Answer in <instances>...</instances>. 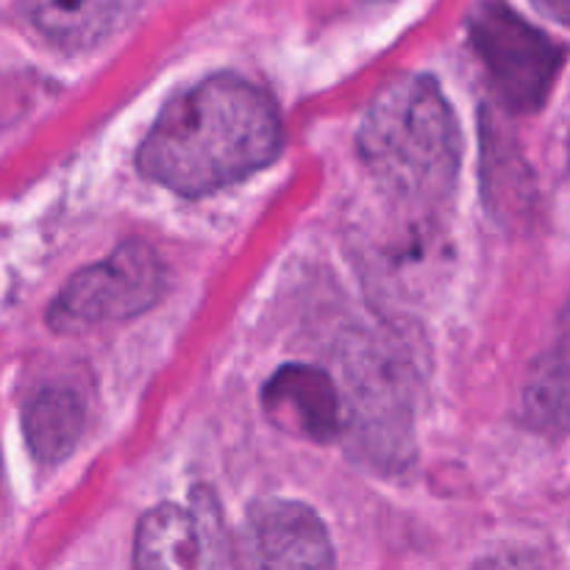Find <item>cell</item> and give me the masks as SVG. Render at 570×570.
Wrapping results in <instances>:
<instances>
[{
	"label": "cell",
	"instance_id": "1",
	"mask_svg": "<svg viewBox=\"0 0 570 570\" xmlns=\"http://www.w3.org/2000/svg\"><path fill=\"white\" fill-rule=\"evenodd\" d=\"M284 128L271 95L239 76H212L176 95L139 145L150 181L184 198H204L282 154Z\"/></svg>",
	"mask_w": 570,
	"mask_h": 570
},
{
	"label": "cell",
	"instance_id": "2",
	"mask_svg": "<svg viewBox=\"0 0 570 570\" xmlns=\"http://www.w3.org/2000/svg\"><path fill=\"white\" fill-rule=\"evenodd\" d=\"M360 159L393 198L432 206L454 193L460 176V126L432 76L390 83L356 131Z\"/></svg>",
	"mask_w": 570,
	"mask_h": 570
},
{
	"label": "cell",
	"instance_id": "3",
	"mask_svg": "<svg viewBox=\"0 0 570 570\" xmlns=\"http://www.w3.org/2000/svg\"><path fill=\"white\" fill-rule=\"evenodd\" d=\"M345 438L356 460L399 473L415 456V387L404 356L367 334H354L340 354Z\"/></svg>",
	"mask_w": 570,
	"mask_h": 570
},
{
	"label": "cell",
	"instance_id": "4",
	"mask_svg": "<svg viewBox=\"0 0 570 570\" xmlns=\"http://www.w3.org/2000/svg\"><path fill=\"white\" fill-rule=\"evenodd\" d=\"M468 37L507 109L515 115L543 109L566 61L554 39L504 0H482L468 17Z\"/></svg>",
	"mask_w": 570,
	"mask_h": 570
},
{
	"label": "cell",
	"instance_id": "5",
	"mask_svg": "<svg viewBox=\"0 0 570 570\" xmlns=\"http://www.w3.org/2000/svg\"><path fill=\"white\" fill-rule=\"evenodd\" d=\"M167 289L165 262L150 245L122 243L106 259L78 271L50 304L56 332H81L104 323L131 321L161 301Z\"/></svg>",
	"mask_w": 570,
	"mask_h": 570
},
{
	"label": "cell",
	"instance_id": "6",
	"mask_svg": "<svg viewBox=\"0 0 570 570\" xmlns=\"http://www.w3.org/2000/svg\"><path fill=\"white\" fill-rule=\"evenodd\" d=\"M134 570H234L232 543L209 488H195L187 507L159 504L139 518Z\"/></svg>",
	"mask_w": 570,
	"mask_h": 570
},
{
	"label": "cell",
	"instance_id": "7",
	"mask_svg": "<svg viewBox=\"0 0 570 570\" xmlns=\"http://www.w3.org/2000/svg\"><path fill=\"white\" fill-rule=\"evenodd\" d=\"M248 546L254 570H337L326 523L301 501H256L248 512Z\"/></svg>",
	"mask_w": 570,
	"mask_h": 570
},
{
	"label": "cell",
	"instance_id": "8",
	"mask_svg": "<svg viewBox=\"0 0 570 570\" xmlns=\"http://www.w3.org/2000/svg\"><path fill=\"white\" fill-rule=\"evenodd\" d=\"M262 410L273 426L312 443H332L345 434L343 390L315 365H284L262 390Z\"/></svg>",
	"mask_w": 570,
	"mask_h": 570
},
{
	"label": "cell",
	"instance_id": "9",
	"mask_svg": "<svg viewBox=\"0 0 570 570\" xmlns=\"http://www.w3.org/2000/svg\"><path fill=\"white\" fill-rule=\"evenodd\" d=\"M139 0H20L33 31L65 50H87L126 26Z\"/></svg>",
	"mask_w": 570,
	"mask_h": 570
},
{
	"label": "cell",
	"instance_id": "10",
	"mask_svg": "<svg viewBox=\"0 0 570 570\" xmlns=\"http://www.w3.org/2000/svg\"><path fill=\"white\" fill-rule=\"evenodd\" d=\"M87 429V404L67 384L37 390L22 410V434L39 465H59L76 451Z\"/></svg>",
	"mask_w": 570,
	"mask_h": 570
},
{
	"label": "cell",
	"instance_id": "11",
	"mask_svg": "<svg viewBox=\"0 0 570 570\" xmlns=\"http://www.w3.org/2000/svg\"><path fill=\"white\" fill-rule=\"evenodd\" d=\"M523 421L546 438L570 432V348L540 356L529 371L521 395Z\"/></svg>",
	"mask_w": 570,
	"mask_h": 570
},
{
	"label": "cell",
	"instance_id": "12",
	"mask_svg": "<svg viewBox=\"0 0 570 570\" xmlns=\"http://www.w3.org/2000/svg\"><path fill=\"white\" fill-rule=\"evenodd\" d=\"M473 570H557V566L538 549H504L482 557Z\"/></svg>",
	"mask_w": 570,
	"mask_h": 570
},
{
	"label": "cell",
	"instance_id": "13",
	"mask_svg": "<svg viewBox=\"0 0 570 570\" xmlns=\"http://www.w3.org/2000/svg\"><path fill=\"white\" fill-rule=\"evenodd\" d=\"M532 3L549 17H554L557 22L570 28V0H532Z\"/></svg>",
	"mask_w": 570,
	"mask_h": 570
}]
</instances>
